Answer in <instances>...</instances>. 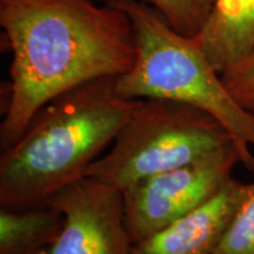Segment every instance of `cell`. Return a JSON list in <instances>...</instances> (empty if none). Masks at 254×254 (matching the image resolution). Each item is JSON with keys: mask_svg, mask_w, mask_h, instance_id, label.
<instances>
[{"mask_svg": "<svg viewBox=\"0 0 254 254\" xmlns=\"http://www.w3.org/2000/svg\"><path fill=\"white\" fill-rule=\"evenodd\" d=\"M63 224L62 212L49 202L0 207V254H49Z\"/></svg>", "mask_w": 254, "mask_h": 254, "instance_id": "9", "label": "cell"}, {"mask_svg": "<svg viewBox=\"0 0 254 254\" xmlns=\"http://www.w3.org/2000/svg\"><path fill=\"white\" fill-rule=\"evenodd\" d=\"M213 254H254V182L245 184L243 196Z\"/></svg>", "mask_w": 254, "mask_h": 254, "instance_id": "11", "label": "cell"}, {"mask_svg": "<svg viewBox=\"0 0 254 254\" xmlns=\"http://www.w3.org/2000/svg\"><path fill=\"white\" fill-rule=\"evenodd\" d=\"M0 25L12 52L0 148L23 135L41 107L59 94L133 67L131 19L92 0H0Z\"/></svg>", "mask_w": 254, "mask_h": 254, "instance_id": "1", "label": "cell"}, {"mask_svg": "<svg viewBox=\"0 0 254 254\" xmlns=\"http://www.w3.org/2000/svg\"><path fill=\"white\" fill-rule=\"evenodd\" d=\"M157 9L174 31L194 38L207 24L217 0H138Z\"/></svg>", "mask_w": 254, "mask_h": 254, "instance_id": "10", "label": "cell"}, {"mask_svg": "<svg viewBox=\"0 0 254 254\" xmlns=\"http://www.w3.org/2000/svg\"><path fill=\"white\" fill-rule=\"evenodd\" d=\"M241 164L236 145L208 157L139 180L123 190L133 244L163 230L217 194Z\"/></svg>", "mask_w": 254, "mask_h": 254, "instance_id": "5", "label": "cell"}, {"mask_svg": "<svg viewBox=\"0 0 254 254\" xmlns=\"http://www.w3.org/2000/svg\"><path fill=\"white\" fill-rule=\"evenodd\" d=\"M245 183L232 178L217 194L163 230L133 245V254H213L243 196Z\"/></svg>", "mask_w": 254, "mask_h": 254, "instance_id": "7", "label": "cell"}, {"mask_svg": "<svg viewBox=\"0 0 254 254\" xmlns=\"http://www.w3.org/2000/svg\"><path fill=\"white\" fill-rule=\"evenodd\" d=\"M194 39L222 74L254 50V0H217Z\"/></svg>", "mask_w": 254, "mask_h": 254, "instance_id": "8", "label": "cell"}, {"mask_svg": "<svg viewBox=\"0 0 254 254\" xmlns=\"http://www.w3.org/2000/svg\"><path fill=\"white\" fill-rule=\"evenodd\" d=\"M117 78L95 79L53 98L18 141L1 151L0 207L44 204L87 176L139 101L119 94Z\"/></svg>", "mask_w": 254, "mask_h": 254, "instance_id": "2", "label": "cell"}, {"mask_svg": "<svg viewBox=\"0 0 254 254\" xmlns=\"http://www.w3.org/2000/svg\"><path fill=\"white\" fill-rule=\"evenodd\" d=\"M221 78L237 103L254 114V50L222 73Z\"/></svg>", "mask_w": 254, "mask_h": 254, "instance_id": "12", "label": "cell"}, {"mask_svg": "<svg viewBox=\"0 0 254 254\" xmlns=\"http://www.w3.org/2000/svg\"><path fill=\"white\" fill-rule=\"evenodd\" d=\"M64 217L49 254H133L123 190L85 177L47 200Z\"/></svg>", "mask_w": 254, "mask_h": 254, "instance_id": "6", "label": "cell"}, {"mask_svg": "<svg viewBox=\"0 0 254 254\" xmlns=\"http://www.w3.org/2000/svg\"><path fill=\"white\" fill-rule=\"evenodd\" d=\"M230 145L227 129L204 111L165 99H139L113 144L87 176L126 190L154 174L194 163Z\"/></svg>", "mask_w": 254, "mask_h": 254, "instance_id": "4", "label": "cell"}, {"mask_svg": "<svg viewBox=\"0 0 254 254\" xmlns=\"http://www.w3.org/2000/svg\"><path fill=\"white\" fill-rule=\"evenodd\" d=\"M131 19L136 46L133 67L117 78L127 99L187 104L218 120L233 138L241 165L254 173V114L237 103L194 38L178 33L163 15L138 0H107Z\"/></svg>", "mask_w": 254, "mask_h": 254, "instance_id": "3", "label": "cell"}]
</instances>
